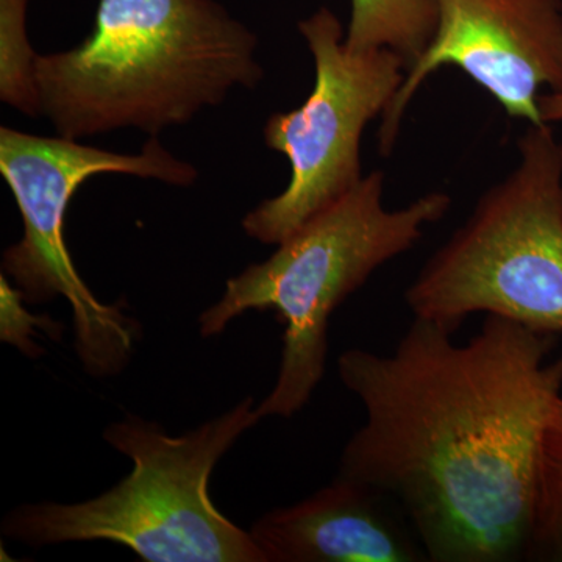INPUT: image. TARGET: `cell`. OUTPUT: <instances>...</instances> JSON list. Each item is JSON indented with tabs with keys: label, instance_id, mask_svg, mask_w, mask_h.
Listing matches in <instances>:
<instances>
[{
	"label": "cell",
	"instance_id": "7c38bea8",
	"mask_svg": "<svg viewBox=\"0 0 562 562\" xmlns=\"http://www.w3.org/2000/svg\"><path fill=\"white\" fill-rule=\"evenodd\" d=\"M29 0H0V101L25 116H40L36 54L25 33Z\"/></svg>",
	"mask_w": 562,
	"mask_h": 562
},
{
	"label": "cell",
	"instance_id": "6da1fadb",
	"mask_svg": "<svg viewBox=\"0 0 562 562\" xmlns=\"http://www.w3.org/2000/svg\"><path fill=\"white\" fill-rule=\"evenodd\" d=\"M414 317L390 353L344 351L339 379L364 408L338 475L379 492L428 561L520 560L542 430L562 395L557 336L484 317L468 342Z\"/></svg>",
	"mask_w": 562,
	"mask_h": 562
},
{
	"label": "cell",
	"instance_id": "5bb4252c",
	"mask_svg": "<svg viewBox=\"0 0 562 562\" xmlns=\"http://www.w3.org/2000/svg\"><path fill=\"white\" fill-rule=\"evenodd\" d=\"M539 111L543 124H558L562 122V91L561 92H542L539 95Z\"/></svg>",
	"mask_w": 562,
	"mask_h": 562
},
{
	"label": "cell",
	"instance_id": "30bf717a",
	"mask_svg": "<svg viewBox=\"0 0 562 562\" xmlns=\"http://www.w3.org/2000/svg\"><path fill=\"white\" fill-rule=\"evenodd\" d=\"M436 24V0H351L346 44L353 50L395 52L408 69L427 49Z\"/></svg>",
	"mask_w": 562,
	"mask_h": 562
},
{
	"label": "cell",
	"instance_id": "5b68a950",
	"mask_svg": "<svg viewBox=\"0 0 562 562\" xmlns=\"http://www.w3.org/2000/svg\"><path fill=\"white\" fill-rule=\"evenodd\" d=\"M517 154L406 288L413 317L454 333L483 313L562 333V140L528 124Z\"/></svg>",
	"mask_w": 562,
	"mask_h": 562
},
{
	"label": "cell",
	"instance_id": "7a4b0ae2",
	"mask_svg": "<svg viewBox=\"0 0 562 562\" xmlns=\"http://www.w3.org/2000/svg\"><path fill=\"white\" fill-rule=\"evenodd\" d=\"M257 47L214 0H99L88 38L36 57L41 116L70 139L121 128L157 136L257 87Z\"/></svg>",
	"mask_w": 562,
	"mask_h": 562
},
{
	"label": "cell",
	"instance_id": "52a82bcc",
	"mask_svg": "<svg viewBox=\"0 0 562 562\" xmlns=\"http://www.w3.org/2000/svg\"><path fill=\"white\" fill-rule=\"evenodd\" d=\"M299 32L314 58L313 90L265 125L266 146L290 161V183L243 220L250 238L276 246L360 183L362 133L390 109L406 74L395 52L350 49L325 7L299 22Z\"/></svg>",
	"mask_w": 562,
	"mask_h": 562
},
{
	"label": "cell",
	"instance_id": "9c48e42d",
	"mask_svg": "<svg viewBox=\"0 0 562 562\" xmlns=\"http://www.w3.org/2000/svg\"><path fill=\"white\" fill-rule=\"evenodd\" d=\"M386 505L379 492L338 475L302 502L265 514L249 532L268 562L428 561Z\"/></svg>",
	"mask_w": 562,
	"mask_h": 562
},
{
	"label": "cell",
	"instance_id": "4fadbf2b",
	"mask_svg": "<svg viewBox=\"0 0 562 562\" xmlns=\"http://www.w3.org/2000/svg\"><path fill=\"white\" fill-rule=\"evenodd\" d=\"M24 295L9 277H0V338L21 350L25 357L40 358L44 353L35 341L36 328H41L52 339H60L63 325L49 316H36L24 306Z\"/></svg>",
	"mask_w": 562,
	"mask_h": 562
},
{
	"label": "cell",
	"instance_id": "8fae6325",
	"mask_svg": "<svg viewBox=\"0 0 562 562\" xmlns=\"http://www.w3.org/2000/svg\"><path fill=\"white\" fill-rule=\"evenodd\" d=\"M525 557L562 561V395L539 441Z\"/></svg>",
	"mask_w": 562,
	"mask_h": 562
},
{
	"label": "cell",
	"instance_id": "277c9868",
	"mask_svg": "<svg viewBox=\"0 0 562 562\" xmlns=\"http://www.w3.org/2000/svg\"><path fill=\"white\" fill-rule=\"evenodd\" d=\"M258 422L251 397L181 436L136 416L114 422L103 438L133 462L132 472L91 501L18 506L2 535L31 547L120 543L146 562H268L210 497L217 462Z\"/></svg>",
	"mask_w": 562,
	"mask_h": 562
},
{
	"label": "cell",
	"instance_id": "8992f818",
	"mask_svg": "<svg viewBox=\"0 0 562 562\" xmlns=\"http://www.w3.org/2000/svg\"><path fill=\"white\" fill-rule=\"evenodd\" d=\"M0 172L24 222L21 241L3 251V276L13 280L27 303L66 299L85 371L116 375L132 360L139 327L121 306L99 301L77 272L65 239L70 199L99 173H127L190 187L198 180V169L173 157L155 136L139 154L128 155L65 136L49 138L2 127Z\"/></svg>",
	"mask_w": 562,
	"mask_h": 562
},
{
	"label": "cell",
	"instance_id": "3957f363",
	"mask_svg": "<svg viewBox=\"0 0 562 562\" xmlns=\"http://www.w3.org/2000/svg\"><path fill=\"white\" fill-rule=\"evenodd\" d=\"M384 181L382 171L362 177L353 190L283 239L268 260L228 280L221 301L199 317L205 338L220 335L250 310H273L283 324L279 375L257 406L258 419H290L305 408L324 379L331 314L452 209V198L443 191L386 209Z\"/></svg>",
	"mask_w": 562,
	"mask_h": 562
},
{
	"label": "cell",
	"instance_id": "ba28073f",
	"mask_svg": "<svg viewBox=\"0 0 562 562\" xmlns=\"http://www.w3.org/2000/svg\"><path fill=\"white\" fill-rule=\"evenodd\" d=\"M438 24L427 49L406 69L383 114L379 150L392 154L406 111L428 77L461 69L505 113L543 124L539 95L562 91V0H436Z\"/></svg>",
	"mask_w": 562,
	"mask_h": 562
}]
</instances>
